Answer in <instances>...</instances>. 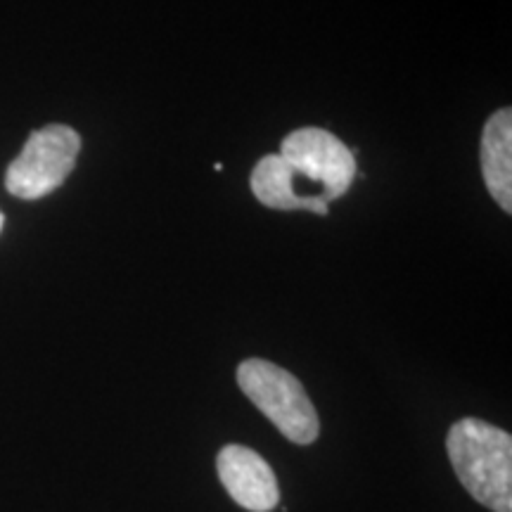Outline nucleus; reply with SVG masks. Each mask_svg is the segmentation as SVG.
<instances>
[{
	"instance_id": "3",
	"label": "nucleus",
	"mask_w": 512,
	"mask_h": 512,
	"mask_svg": "<svg viewBox=\"0 0 512 512\" xmlns=\"http://www.w3.org/2000/svg\"><path fill=\"white\" fill-rule=\"evenodd\" d=\"M81 152V136L74 128L50 124L38 128L24 150L8 166L5 185L19 200H41L67 181Z\"/></svg>"
},
{
	"instance_id": "2",
	"label": "nucleus",
	"mask_w": 512,
	"mask_h": 512,
	"mask_svg": "<svg viewBox=\"0 0 512 512\" xmlns=\"http://www.w3.org/2000/svg\"><path fill=\"white\" fill-rule=\"evenodd\" d=\"M238 384L249 401L294 444H313L320 434L316 406L304 384L285 368L264 358H247L238 366Z\"/></svg>"
},
{
	"instance_id": "6",
	"label": "nucleus",
	"mask_w": 512,
	"mask_h": 512,
	"mask_svg": "<svg viewBox=\"0 0 512 512\" xmlns=\"http://www.w3.org/2000/svg\"><path fill=\"white\" fill-rule=\"evenodd\" d=\"M254 197L268 209H306L316 214H328L330 204L302 183L294 169L280 155H268L254 166L252 171Z\"/></svg>"
},
{
	"instance_id": "7",
	"label": "nucleus",
	"mask_w": 512,
	"mask_h": 512,
	"mask_svg": "<svg viewBox=\"0 0 512 512\" xmlns=\"http://www.w3.org/2000/svg\"><path fill=\"white\" fill-rule=\"evenodd\" d=\"M482 176L505 214L512 211V112L498 110L482 133Z\"/></svg>"
},
{
	"instance_id": "1",
	"label": "nucleus",
	"mask_w": 512,
	"mask_h": 512,
	"mask_svg": "<svg viewBox=\"0 0 512 512\" xmlns=\"http://www.w3.org/2000/svg\"><path fill=\"white\" fill-rule=\"evenodd\" d=\"M446 451L465 491L491 512H512V437L479 418L453 422Z\"/></svg>"
},
{
	"instance_id": "8",
	"label": "nucleus",
	"mask_w": 512,
	"mask_h": 512,
	"mask_svg": "<svg viewBox=\"0 0 512 512\" xmlns=\"http://www.w3.org/2000/svg\"><path fill=\"white\" fill-rule=\"evenodd\" d=\"M3 223H5V216L0 214V230H3Z\"/></svg>"
},
{
	"instance_id": "5",
	"label": "nucleus",
	"mask_w": 512,
	"mask_h": 512,
	"mask_svg": "<svg viewBox=\"0 0 512 512\" xmlns=\"http://www.w3.org/2000/svg\"><path fill=\"white\" fill-rule=\"evenodd\" d=\"M216 472L228 496L249 512H271L280 503V486L273 467L252 448L223 446L216 456Z\"/></svg>"
},
{
	"instance_id": "4",
	"label": "nucleus",
	"mask_w": 512,
	"mask_h": 512,
	"mask_svg": "<svg viewBox=\"0 0 512 512\" xmlns=\"http://www.w3.org/2000/svg\"><path fill=\"white\" fill-rule=\"evenodd\" d=\"M278 155L328 204L342 197L354 183V152L325 128H297L283 140Z\"/></svg>"
}]
</instances>
